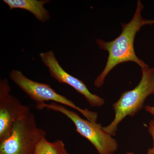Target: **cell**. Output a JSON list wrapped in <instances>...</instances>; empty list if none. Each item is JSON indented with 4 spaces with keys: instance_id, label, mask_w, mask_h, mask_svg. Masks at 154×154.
Instances as JSON below:
<instances>
[{
    "instance_id": "5b68a950",
    "label": "cell",
    "mask_w": 154,
    "mask_h": 154,
    "mask_svg": "<svg viewBox=\"0 0 154 154\" xmlns=\"http://www.w3.org/2000/svg\"><path fill=\"white\" fill-rule=\"evenodd\" d=\"M10 78L20 89L27 94L30 99L37 104L45 103L49 101L65 105L79 112L88 120L96 122L98 113L88 109H82L77 106L71 100L57 94L50 86L30 80L24 75L22 72L17 70L11 71Z\"/></svg>"
},
{
    "instance_id": "8992f818",
    "label": "cell",
    "mask_w": 154,
    "mask_h": 154,
    "mask_svg": "<svg viewBox=\"0 0 154 154\" xmlns=\"http://www.w3.org/2000/svg\"><path fill=\"white\" fill-rule=\"evenodd\" d=\"M8 80L0 81V142L10 135L16 122L30 113L28 106L22 105L17 98L11 95Z\"/></svg>"
},
{
    "instance_id": "6da1fadb",
    "label": "cell",
    "mask_w": 154,
    "mask_h": 154,
    "mask_svg": "<svg viewBox=\"0 0 154 154\" xmlns=\"http://www.w3.org/2000/svg\"><path fill=\"white\" fill-rule=\"evenodd\" d=\"M143 8L141 1H138L136 10L131 21L126 24L122 23L121 34L113 41L105 42L99 39L96 40L99 47L108 53L105 68L94 82L96 88H100L103 85L107 75L119 64L134 62L141 69L148 66L137 57L134 47L136 35L141 27L144 25L154 24V20H147L142 17L141 11Z\"/></svg>"
},
{
    "instance_id": "3957f363",
    "label": "cell",
    "mask_w": 154,
    "mask_h": 154,
    "mask_svg": "<svg viewBox=\"0 0 154 154\" xmlns=\"http://www.w3.org/2000/svg\"><path fill=\"white\" fill-rule=\"evenodd\" d=\"M46 134L38 127L34 114L30 112L16 122L10 135L0 142V154H34Z\"/></svg>"
},
{
    "instance_id": "7c38bea8",
    "label": "cell",
    "mask_w": 154,
    "mask_h": 154,
    "mask_svg": "<svg viewBox=\"0 0 154 154\" xmlns=\"http://www.w3.org/2000/svg\"><path fill=\"white\" fill-rule=\"evenodd\" d=\"M126 154H136L134 153L133 152H128Z\"/></svg>"
},
{
    "instance_id": "7a4b0ae2",
    "label": "cell",
    "mask_w": 154,
    "mask_h": 154,
    "mask_svg": "<svg viewBox=\"0 0 154 154\" xmlns=\"http://www.w3.org/2000/svg\"><path fill=\"white\" fill-rule=\"evenodd\" d=\"M142 78L136 87L122 94L117 102L113 105L115 117L109 125L103 127L108 134L115 136L119 124L127 116H134L142 109L149 96L154 94V72L147 66L142 69Z\"/></svg>"
},
{
    "instance_id": "ba28073f",
    "label": "cell",
    "mask_w": 154,
    "mask_h": 154,
    "mask_svg": "<svg viewBox=\"0 0 154 154\" xmlns=\"http://www.w3.org/2000/svg\"><path fill=\"white\" fill-rule=\"evenodd\" d=\"M10 10L21 9L29 11L38 21H47L50 18L48 11L45 8L44 5L49 3L48 0H4Z\"/></svg>"
},
{
    "instance_id": "8fae6325",
    "label": "cell",
    "mask_w": 154,
    "mask_h": 154,
    "mask_svg": "<svg viewBox=\"0 0 154 154\" xmlns=\"http://www.w3.org/2000/svg\"><path fill=\"white\" fill-rule=\"evenodd\" d=\"M152 70L154 72V68L152 69ZM145 110L147 112L151 113L152 115L154 116V106H149V105H146L145 107Z\"/></svg>"
},
{
    "instance_id": "52a82bcc",
    "label": "cell",
    "mask_w": 154,
    "mask_h": 154,
    "mask_svg": "<svg viewBox=\"0 0 154 154\" xmlns=\"http://www.w3.org/2000/svg\"><path fill=\"white\" fill-rule=\"evenodd\" d=\"M42 61L47 66L51 75L59 82L70 86L84 96L93 107H100L105 104V100L100 96L92 94L82 81L68 73L60 66L54 53L51 51L41 53Z\"/></svg>"
},
{
    "instance_id": "9c48e42d",
    "label": "cell",
    "mask_w": 154,
    "mask_h": 154,
    "mask_svg": "<svg viewBox=\"0 0 154 154\" xmlns=\"http://www.w3.org/2000/svg\"><path fill=\"white\" fill-rule=\"evenodd\" d=\"M34 154H69L62 141L57 140L51 142L45 137L36 146Z\"/></svg>"
},
{
    "instance_id": "30bf717a",
    "label": "cell",
    "mask_w": 154,
    "mask_h": 154,
    "mask_svg": "<svg viewBox=\"0 0 154 154\" xmlns=\"http://www.w3.org/2000/svg\"><path fill=\"white\" fill-rule=\"evenodd\" d=\"M149 133L151 135L153 140L152 147L148 149L146 154H154V120H151L149 122L148 128Z\"/></svg>"
},
{
    "instance_id": "277c9868",
    "label": "cell",
    "mask_w": 154,
    "mask_h": 154,
    "mask_svg": "<svg viewBox=\"0 0 154 154\" xmlns=\"http://www.w3.org/2000/svg\"><path fill=\"white\" fill-rule=\"evenodd\" d=\"M36 107L38 110L46 108L65 115L73 122L77 132L93 144L98 154H113L117 150V141L112 136L105 132L101 124L83 119L76 112L54 102L37 104Z\"/></svg>"
}]
</instances>
